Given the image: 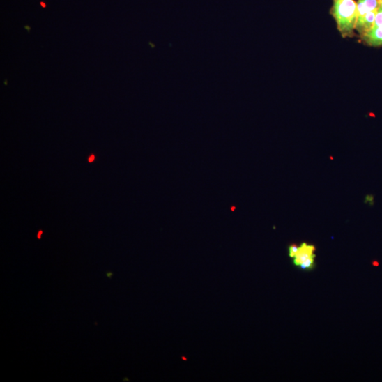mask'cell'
Returning a JSON list of instances; mask_svg holds the SVG:
<instances>
[{"instance_id": "5b68a950", "label": "cell", "mask_w": 382, "mask_h": 382, "mask_svg": "<svg viewBox=\"0 0 382 382\" xmlns=\"http://www.w3.org/2000/svg\"><path fill=\"white\" fill-rule=\"evenodd\" d=\"M316 248L314 245H309L304 243L300 247L298 252L293 258V263L296 266H300L309 258L314 255Z\"/></svg>"}, {"instance_id": "9c48e42d", "label": "cell", "mask_w": 382, "mask_h": 382, "mask_svg": "<svg viewBox=\"0 0 382 382\" xmlns=\"http://www.w3.org/2000/svg\"><path fill=\"white\" fill-rule=\"evenodd\" d=\"M95 158L93 155L91 156L89 159V162H92L94 160Z\"/></svg>"}, {"instance_id": "6da1fadb", "label": "cell", "mask_w": 382, "mask_h": 382, "mask_svg": "<svg viewBox=\"0 0 382 382\" xmlns=\"http://www.w3.org/2000/svg\"><path fill=\"white\" fill-rule=\"evenodd\" d=\"M332 13L342 36H351L358 21V5L355 0H334Z\"/></svg>"}, {"instance_id": "52a82bcc", "label": "cell", "mask_w": 382, "mask_h": 382, "mask_svg": "<svg viewBox=\"0 0 382 382\" xmlns=\"http://www.w3.org/2000/svg\"><path fill=\"white\" fill-rule=\"evenodd\" d=\"M300 249V247L298 246L296 244H293L289 247V256L291 258H294L297 253L298 252V250Z\"/></svg>"}, {"instance_id": "8992f818", "label": "cell", "mask_w": 382, "mask_h": 382, "mask_svg": "<svg viewBox=\"0 0 382 382\" xmlns=\"http://www.w3.org/2000/svg\"><path fill=\"white\" fill-rule=\"evenodd\" d=\"M316 255H313L310 258H309L307 261H305L300 266H299L302 270H312L314 266H315V260Z\"/></svg>"}, {"instance_id": "ba28073f", "label": "cell", "mask_w": 382, "mask_h": 382, "mask_svg": "<svg viewBox=\"0 0 382 382\" xmlns=\"http://www.w3.org/2000/svg\"><path fill=\"white\" fill-rule=\"evenodd\" d=\"M365 204H370V206L374 205V196L373 195H369L366 197V200L365 201Z\"/></svg>"}, {"instance_id": "5bb4252c", "label": "cell", "mask_w": 382, "mask_h": 382, "mask_svg": "<svg viewBox=\"0 0 382 382\" xmlns=\"http://www.w3.org/2000/svg\"><path fill=\"white\" fill-rule=\"evenodd\" d=\"M381 4L382 5V0H380Z\"/></svg>"}, {"instance_id": "8fae6325", "label": "cell", "mask_w": 382, "mask_h": 382, "mask_svg": "<svg viewBox=\"0 0 382 382\" xmlns=\"http://www.w3.org/2000/svg\"><path fill=\"white\" fill-rule=\"evenodd\" d=\"M42 233H43L42 231H39V233H38V238H40Z\"/></svg>"}, {"instance_id": "3957f363", "label": "cell", "mask_w": 382, "mask_h": 382, "mask_svg": "<svg viewBox=\"0 0 382 382\" xmlns=\"http://www.w3.org/2000/svg\"><path fill=\"white\" fill-rule=\"evenodd\" d=\"M377 10L371 12L364 17L358 19L356 29L362 37H364L372 29Z\"/></svg>"}, {"instance_id": "30bf717a", "label": "cell", "mask_w": 382, "mask_h": 382, "mask_svg": "<svg viewBox=\"0 0 382 382\" xmlns=\"http://www.w3.org/2000/svg\"><path fill=\"white\" fill-rule=\"evenodd\" d=\"M372 265H373L374 266L376 267V266H379V262L374 261L372 262Z\"/></svg>"}, {"instance_id": "7a4b0ae2", "label": "cell", "mask_w": 382, "mask_h": 382, "mask_svg": "<svg viewBox=\"0 0 382 382\" xmlns=\"http://www.w3.org/2000/svg\"><path fill=\"white\" fill-rule=\"evenodd\" d=\"M364 40L370 45H382V5L377 10L372 29L362 37Z\"/></svg>"}, {"instance_id": "4fadbf2b", "label": "cell", "mask_w": 382, "mask_h": 382, "mask_svg": "<svg viewBox=\"0 0 382 382\" xmlns=\"http://www.w3.org/2000/svg\"><path fill=\"white\" fill-rule=\"evenodd\" d=\"M330 159L331 160H333V157H330Z\"/></svg>"}, {"instance_id": "277c9868", "label": "cell", "mask_w": 382, "mask_h": 382, "mask_svg": "<svg viewBox=\"0 0 382 382\" xmlns=\"http://www.w3.org/2000/svg\"><path fill=\"white\" fill-rule=\"evenodd\" d=\"M358 19L364 17L367 14L377 10L381 6L380 0H358Z\"/></svg>"}, {"instance_id": "7c38bea8", "label": "cell", "mask_w": 382, "mask_h": 382, "mask_svg": "<svg viewBox=\"0 0 382 382\" xmlns=\"http://www.w3.org/2000/svg\"><path fill=\"white\" fill-rule=\"evenodd\" d=\"M40 5H41L42 7L45 8V5L44 4V3H43V2L40 3Z\"/></svg>"}]
</instances>
